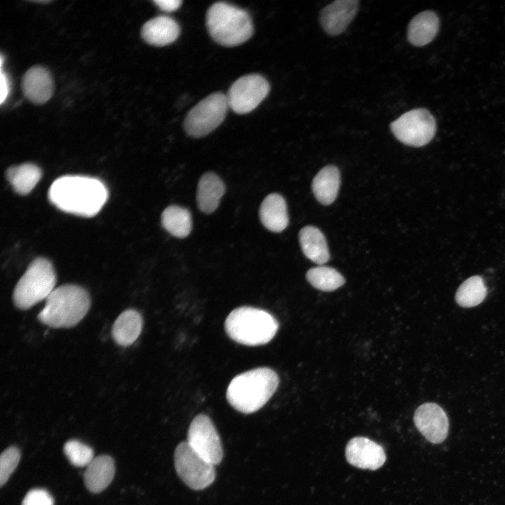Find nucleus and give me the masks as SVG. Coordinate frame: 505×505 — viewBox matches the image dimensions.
I'll list each match as a JSON object with an SVG mask.
<instances>
[{"label":"nucleus","mask_w":505,"mask_h":505,"mask_svg":"<svg viewBox=\"0 0 505 505\" xmlns=\"http://www.w3.org/2000/svg\"><path fill=\"white\" fill-rule=\"evenodd\" d=\"M48 198L58 209L82 217H93L102 208L108 191L100 180L82 175H65L50 185Z\"/></svg>","instance_id":"1"},{"label":"nucleus","mask_w":505,"mask_h":505,"mask_svg":"<svg viewBox=\"0 0 505 505\" xmlns=\"http://www.w3.org/2000/svg\"><path fill=\"white\" fill-rule=\"evenodd\" d=\"M6 175L15 192L27 195L40 180L42 172L36 165L27 163L8 168Z\"/></svg>","instance_id":"24"},{"label":"nucleus","mask_w":505,"mask_h":505,"mask_svg":"<svg viewBox=\"0 0 505 505\" xmlns=\"http://www.w3.org/2000/svg\"><path fill=\"white\" fill-rule=\"evenodd\" d=\"M161 224L173 236L185 238L191 231V213L187 208L179 206H169L161 214Z\"/></svg>","instance_id":"25"},{"label":"nucleus","mask_w":505,"mask_h":505,"mask_svg":"<svg viewBox=\"0 0 505 505\" xmlns=\"http://www.w3.org/2000/svg\"><path fill=\"white\" fill-rule=\"evenodd\" d=\"M180 28L170 17L159 15L147 21L141 28V36L149 44L164 46L174 42L178 37Z\"/></svg>","instance_id":"16"},{"label":"nucleus","mask_w":505,"mask_h":505,"mask_svg":"<svg viewBox=\"0 0 505 505\" xmlns=\"http://www.w3.org/2000/svg\"><path fill=\"white\" fill-rule=\"evenodd\" d=\"M154 3L162 11L173 12L180 7L182 1L180 0H155Z\"/></svg>","instance_id":"31"},{"label":"nucleus","mask_w":505,"mask_h":505,"mask_svg":"<svg viewBox=\"0 0 505 505\" xmlns=\"http://www.w3.org/2000/svg\"><path fill=\"white\" fill-rule=\"evenodd\" d=\"M115 463L109 455H99L86 466L83 481L86 488L93 493L105 490L115 474Z\"/></svg>","instance_id":"17"},{"label":"nucleus","mask_w":505,"mask_h":505,"mask_svg":"<svg viewBox=\"0 0 505 505\" xmlns=\"http://www.w3.org/2000/svg\"><path fill=\"white\" fill-rule=\"evenodd\" d=\"M270 86L257 74L243 76L235 81L226 95L229 107L236 113L244 114L255 109L267 96Z\"/></svg>","instance_id":"10"},{"label":"nucleus","mask_w":505,"mask_h":505,"mask_svg":"<svg viewBox=\"0 0 505 505\" xmlns=\"http://www.w3.org/2000/svg\"><path fill=\"white\" fill-rule=\"evenodd\" d=\"M142 326L143 320L140 314L134 309H127L114 321L112 335L116 344L128 346L138 338Z\"/></svg>","instance_id":"21"},{"label":"nucleus","mask_w":505,"mask_h":505,"mask_svg":"<svg viewBox=\"0 0 505 505\" xmlns=\"http://www.w3.org/2000/svg\"><path fill=\"white\" fill-rule=\"evenodd\" d=\"M21 88L25 97L35 105H43L52 97L54 83L50 72L40 65L30 67L23 75Z\"/></svg>","instance_id":"15"},{"label":"nucleus","mask_w":505,"mask_h":505,"mask_svg":"<svg viewBox=\"0 0 505 505\" xmlns=\"http://www.w3.org/2000/svg\"><path fill=\"white\" fill-rule=\"evenodd\" d=\"M63 452L69 462L77 467L87 466L94 459L93 448L76 439L67 441Z\"/></svg>","instance_id":"28"},{"label":"nucleus","mask_w":505,"mask_h":505,"mask_svg":"<svg viewBox=\"0 0 505 505\" xmlns=\"http://www.w3.org/2000/svg\"><path fill=\"white\" fill-rule=\"evenodd\" d=\"M359 8L357 0H337L324 7L319 15L320 24L325 32L332 36L344 32Z\"/></svg>","instance_id":"14"},{"label":"nucleus","mask_w":505,"mask_h":505,"mask_svg":"<svg viewBox=\"0 0 505 505\" xmlns=\"http://www.w3.org/2000/svg\"><path fill=\"white\" fill-rule=\"evenodd\" d=\"M174 464L179 478L192 490H203L215 479V465L196 453L187 441L180 443L176 447Z\"/></svg>","instance_id":"8"},{"label":"nucleus","mask_w":505,"mask_h":505,"mask_svg":"<svg viewBox=\"0 0 505 505\" xmlns=\"http://www.w3.org/2000/svg\"><path fill=\"white\" fill-rule=\"evenodd\" d=\"M487 295V288L483 278L473 276L464 281L458 288L455 300L462 307H473L480 304Z\"/></svg>","instance_id":"26"},{"label":"nucleus","mask_w":505,"mask_h":505,"mask_svg":"<svg viewBox=\"0 0 505 505\" xmlns=\"http://www.w3.org/2000/svg\"><path fill=\"white\" fill-rule=\"evenodd\" d=\"M206 26L213 40L227 47L240 45L253 34L249 13L224 1L216 2L208 8Z\"/></svg>","instance_id":"5"},{"label":"nucleus","mask_w":505,"mask_h":505,"mask_svg":"<svg viewBox=\"0 0 505 505\" xmlns=\"http://www.w3.org/2000/svg\"><path fill=\"white\" fill-rule=\"evenodd\" d=\"M229 107L226 95L217 92L208 95L188 112L185 132L194 138L208 135L224 121Z\"/></svg>","instance_id":"7"},{"label":"nucleus","mask_w":505,"mask_h":505,"mask_svg":"<svg viewBox=\"0 0 505 505\" xmlns=\"http://www.w3.org/2000/svg\"><path fill=\"white\" fill-rule=\"evenodd\" d=\"M56 274L52 263L44 257L34 259L17 283L13 301L19 309L26 310L46 299L55 288Z\"/></svg>","instance_id":"6"},{"label":"nucleus","mask_w":505,"mask_h":505,"mask_svg":"<svg viewBox=\"0 0 505 505\" xmlns=\"http://www.w3.org/2000/svg\"><path fill=\"white\" fill-rule=\"evenodd\" d=\"M341 182L340 172L332 165L323 168L312 181V191L318 202L328 206L336 199Z\"/></svg>","instance_id":"22"},{"label":"nucleus","mask_w":505,"mask_h":505,"mask_svg":"<svg viewBox=\"0 0 505 505\" xmlns=\"http://www.w3.org/2000/svg\"><path fill=\"white\" fill-rule=\"evenodd\" d=\"M187 442L204 459L213 465L219 464L223 458V447L218 432L210 419L199 414L191 421Z\"/></svg>","instance_id":"11"},{"label":"nucleus","mask_w":505,"mask_h":505,"mask_svg":"<svg viewBox=\"0 0 505 505\" xmlns=\"http://www.w3.org/2000/svg\"><path fill=\"white\" fill-rule=\"evenodd\" d=\"M278 384L279 378L273 370L257 368L236 375L228 386L226 398L237 411L250 414L267 403Z\"/></svg>","instance_id":"2"},{"label":"nucleus","mask_w":505,"mask_h":505,"mask_svg":"<svg viewBox=\"0 0 505 505\" xmlns=\"http://www.w3.org/2000/svg\"><path fill=\"white\" fill-rule=\"evenodd\" d=\"M21 505H54V499L46 490L34 488L28 491Z\"/></svg>","instance_id":"30"},{"label":"nucleus","mask_w":505,"mask_h":505,"mask_svg":"<svg viewBox=\"0 0 505 505\" xmlns=\"http://www.w3.org/2000/svg\"><path fill=\"white\" fill-rule=\"evenodd\" d=\"M224 328L234 341L252 346L269 342L278 329V323L267 311L245 306L234 309L228 315Z\"/></svg>","instance_id":"4"},{"label":"nucleus","mask_w":505,"mask_h":505,"mask_svg":"<svg viewBox=\"0 0 505 505\" xmlns=\"http://www.w3.org/2000/svg\"><path fill=\"white\" fill-rule=\"evenodd\" d=\"M390 128L400 142L419 147L433 139L436 132V122L429 110L418 108L402 114L390 124Z\"/></svg>","instance_id":"9"},{"label":"nucleus","mask_w":505,"mask_h":505,"mask_svg":"<svg viewBox=\"0 0 505 505\" xmlns=\"http://www.w3.org/2000/svg\"><path fill=\"white\" fill-rule=\"evenodd\" d=\"M1 100L0 103L2 104L8 94V82L6 75L1 69Z\"/></svg>","instance_id":"32"},{"label":"nucleus","mask_w":505,"mask_h":505,"mask_svg":"<svg viewBox=\"0 0 505 505\" xmlns=\"http://www.w3.org/2000/svg\"><path fill=\"white\" fill-rule=\"evenodd\" d=\"M308 282L321 291L335 290L345 283L342 275L336 269L326 266L311 268L306 274Z\"/></svg>","instance_id":"27"},{"label":"nucleus","mask_w":505,"mask_h":505,"mask_svg":"<svg viewBox=\"0 0 505 505\" xmlns=\"http://www.w3.org/2000/svg\"><path fill=\"white\" fill-rule=\"evenodd\" d=\"M299 241L304 255L313 262L323 264L330 259L323 234L316 227L306 226L299 233Z\"/></svg>","instance_id":"23"},{"label":"nucleus","mask_w":505,"mask_h":505,"mask_svg":"<svg viewBox=\"0 0 505 505\" xmlns=\"http://www.w3.org/2000/svg\"><path fill=\"white\" fill-rule=\"evenodd\" d=\"M21 457L20 450L15 446L4 450L0 456V485L2 487L15 470Z\"/></svg>","instance_id":"29"},{"label":"nucleus","mask_w":505,"mask_h":505,"mask_svg":"<svg viewBox=\"0 0 505 505\" xmlns=\"http://www.w3.org/2000/svg\"><path fill=\"white\" fill-rule=\"evenodd\" d=\"M90 307V296L84 288L74 284L62 285L46 299L38 320L53 328H71L84 318Z\"/></svg>","instance_id":"3"},{"label":"nucleus","mask_w":505,"mask_h":505,"mask_svg":"<svg viewBox=\"0 0 505 505\" xmlns=\"http://www.w3.org/2000/svg\"><path fill=\"white\" fill-rule=\"evenodd\" d=\"M345 457L351 465L372 471L382 467L386 459L382 446L363 436H356L349 440L345 448Z\"/></svg>","instance_id":"13"},{"label":"nucleus","mask_w":505,"mask_h":505,"mask_svg":"<svg viewBox=\"0 0 505 505\" xmlns=\"http://www.w3.org/2000/svg\"><path fill=\"white\" fill-rule=\"evenodd\" d=\"M259 215L262 224L271 231L281 232L288 227L289 217L286 202L278 194L273 193L266 196L260 205Z\"/></svg>","instance_id":"19"},{"label":"nucleus","mask_w":505,"mask_h":505,"mask_svg":"<svg viewBox=\"0 0 505 505\" xmlns=\"http://www.w3.org/2000/svg\"><path fill=\"white\" fill-rule=\"evenodd\" d=\"M440 26L439 18L432 11H424L416 15L408 27L409 42L415 46H424L436 36Z\"/></svg>","instance_id":"20"},{"label":"nucleus","mask_w":505,"mask_h":505,"mask_svg":"<svg viewBox=\"0 0 505 505\" xmlns=\"http://www.w3.org/2000/svg\"><path fill=\"white\" fill-rule=\"evenodd\" d=\"M225 189V184L218 175L211 172L204 173L197 186L196 202L198 209L206 214L213 213L219 206Z\"/></svg>","instance_id":"18"},{"label":"nucleus","mask_w":505,"mask_h":505,"mask_svg":"<svg viewBox=\"0 0 505 505\" xmlns=\"http://www.w3.org/2000/svg\"><path fill=\"white\" fill-rule=\"evenodd\" d=\"M413 421L421 434L432 443L443 442L448 435L447 415L435 403H425L419 406L415 412Z\"/></svg>","instance_id":"12"}]
</instances>
